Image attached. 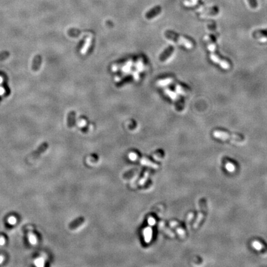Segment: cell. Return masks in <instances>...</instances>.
<instances>
[{
    "label": "cell",
    "instance_id": "277c9868",
    "mask_svg": "<svg viewBox=\"0 0 267 267\" xmlns=\"http://www.w3.org/2000/svg\"><path fill=\"white\" fill-rule=\"evenodd\" d=\"M48 147V144L47 142L43 143L42 145H40L37 149L32 153V154L30 155L29 159L30 160H33L36 159L40 155H42L43 152H45Z\"/></svg>",
    "mask_w": 267,
    "mask_h": 267
},
{
    "label": "cell",
    "instance_id": "5b68a950",
    "mask_svg": "<svg viewBox=\"0 0 267 267\" xmlns=\"http://www.w3.org/2000/svg\"><path fill=\"white\" fill-rule=\"evenodd\" d=\"M200 204H201V205H202V209H201V211H200L199 215H198V216H197V219L195 221V223L194 225V228H197L198 226H199V224L200 223L201 221H202L203 218H204V212L205 211V200H203L202 201V202L200 203Z\"/></svg>",
    "mask_w": 267,
    "mask_h": 267
},
{
    "label": "cell",
    "instance_id": "8992f818",
    "mask_svg": "<svg viewBox=\"0 0 267 267\" xmlns=\"http://www.w3.org/2000/svg\"><path fill=\"white\" fill-rule=\"evenodd\" d=\"M161 12V7L160 6H156L151 9L149 11H148L145 14V17L147 19H151L158 16Z\"/></svg>",
    "mask_w": 267,
    "mask_h": 267
},
{
    "label": "cell",
    "instance_id": "3957f363",
    "mask_svg": "<svg viewBox=\"0 0 267 267\" xmlns=\"http://www.w3.org/2000/svg\"><path fill=\"white\" fill-rule=\"evenodd\" d=\"M213 136L215 137L219 138L221 140H231L236 142H242V138L236 134H229L225 131H215L213 132Z\"/></svg>",
    "mask_w": 267,
    "mask_h": 267
},
{
    "label": "cell",
    "instance_id": "5bb4252c",
    "mask_svg": "<svg viewBox=\"0 0 267 267\" xmlns=\"http://www.w3.org/2000/svg\"><path fill=\"white\" fill-rule=\"evenodd\" d=\"M225 167L226 169L229 172H233L235 170V166L231 163H227Z\"/></svg>",
    "mask_w": 267,
    "mask_h": 267
},
{
    "label": "cell",
    "instance_id": "9a60e30c",
    "mask_svg": "<svg viewBox=\"0 0 267 267\" xmlns=\"http://www.w3.org/2000/svg\"><path fill=\"white\" fill-rule=\"evenodd\" d=\"M250 7L253 9H255L257 7V3L256 0H247Z\"/></svg>",
    "mask_w": 267,
    "mask_h": 267
},
{
    "label": "cell",
    "instance_id": "2e32d148",
    "mask_svg": "<svg viewBox=\"0 0 267 267\" xmlns=\"http://www.w3.org/2000/svg\"><path fill=\"white\" fill-rule=\"evenodd\" d=\"M16 218H15L14 217H11L9 219V223L10 224H12V225L15 224V223H16Z\"/></svg>",
    "mask_w": 267,
    "mask_h": 267
},
{
    "label": "cell",
    "instance_id": "ac0fdd59",
    "mask_svg": "<svg viewBox=\"0 0 267 267\" xmlns=\"http://www.w3.org/2000/svg\"><path fill=\"white\" fill-rule=\"evenodd\" d=\"M29 240H30V241L31 242L32 244H35L36 240H35V237L33 236H31V237H30Z\"/></svg>",
    "mask_w": 267,
    "mask_h": 267
},
{
    "label": "cell",
    "instance_id": "6da1fadb",
    "mask_svg": "<svg viewBox=\"0 0 267 267\" xmlns=\"http://www.w3.org/2000/svg\"><path fill=\"white\" fill-rule=\"evenodd\" d=\"M206 41L208 43V47L211 52L210 58L212 61L216 64H219L220 65L225 69H228L230 67V64L227 61L223 59H221L218 55H217L215 53V45L212 42L211 40L209 37H206Z\"/></svg>",
    "mask_w": 267,
    "mask_h": 267
},
{
    "label": "cell",
    "instance_id": "7c38bea8",
    "mask_svg": "<svg viewBox=\"0 0 267 267\" xmlns=\"http://www.w3.org/2000/svg\"><path fill=\"white\" fill-rule=\"evenodd\" d=\"M252 245H253L254 248L257 250H260L264 248L263 244H261L259 241H254L253 243H252Z\"/></svg>",
    "mask_w": 267,
    "mask_h": 267
},
{
    "label": "cell",
    "instance_id": "7a4b0ae2",
    "mask_svg": "<svg viewBox=\"0 0 267 267\" xmlns=\"http://www.w3.org/2000/svg\"><path fill=\"white\" fill-rule=\"evenodd\" d=\"M165 36L171 40L175 41V42L177 43L181 44V45H184L185 47L187 48H192L193 46H194V44H193V43L191 40H188L183 37L178 35L177 34H176V33L173 32L172 31H168L165 32Z\"/></svg>",
    "mask_w": 267,
    "mask_h": 267
},
{
    "label": "cell",
    "instance_id": "ba28073f",
    "mask_svg": "<svg viewBox=\"0 0 267 267\" xmlns=\"http://www.w3.org/2000/svg\"><path fill=\"white\" fill-rule=\"evenodd\" d=\"M173 51H174V47L172 46L168 47L160 55V61L163 62V61H166V59L171 56V54H172Z\"/></svg>",
    "mask_w": 267,
    "mask_h": 267
},
{
    "label": "cell",
    "instance_id": "e0dca14e",
    "mask_svg": "<svg viewBox=\"0 0 267 267\" xmlns=\"http://www.w3.org/2000/svg\"><path fill=\"white\" fill-rule=\"evenodd\" d=\"M160 225H161V226H163V227H161V228H162L163 229H166V228H165L166 227H165V225H164V224H163H163H160ZM166 232H168V234H169L170 236H171V237L174 236V235H173V234H171V231H170L169 229L167 230V231H166Z\"/></svg>",
    "mask_w": 267,
    "mask_h": 267
},
{
    "label": "cell",
    "instance_id": "8fae6325",
    "mask_svg": "<svg viewBox=\"0 0 267 267\" xmlns=\"http://www.w3.org/2000/svg\"><path fill=\"white\" fill-rule=\"evenodd\" d=\"M254 37L255 38L260 39V41L264 42L267 38V31H257L254 33Z\"/></svg>",
    "mask_w": 267,
    "mask_h": 267
},
{
    "label": "cell",
    "instance_id": "30bf717a",
    "mask_svg": "<svg viewBox=\"0 0 267 267\" xmlns=\"http://www.w3.org/2000/svg\"><path fill=\"white\" fill-rule=\"evenodd\" d=\"M75 117H76V113L74 111H71L68 114V116H67L68 127L72 128L74 127V124H75Z\"/></svg>",
    "mask_w": 267,
    "mask_h": 267
},
{
    "label": "cell",
    "instance_id": "4fadbf2b",
    "mask_svg": "<svg viewBox=\"0 0 267 267\" xmlns=\"http://www.w3.org/2000/svg\"><path fill=\"white\" fill-rule=\"evenodd\" d=\"M9 56L10 53L7 51L1 52L0 53V61L5 60V59H6L8 58H9Z\"/></svg>",
    "mask_w": 267,
    "mask_h": 267
},
{
    "label": "cell",
    "instance_id": "d6986e66",
    "mask_svg": "<svg viewBox=\"0 0 267 267\" xmlns=\"http://www.w3.org/2000/svg\"><path fill=\"white\" fill-rule=\"evenodd\" d=\"M4 242V240L3 238L0 239V244H3Z\"/></svg>",
    "mask_w": 267,
    "mask_h": 267
},
{
    "label": "cell",
    "instance_id": "52a82bcc",
    "mask_svg": "<svg viewBox=\"0 0 267 267\" xmlns=\"http://www.w3.org/2000/svg\"><path fill=\"white\" fill-rule=\"evenodd\" d=\"M41 63H42V57L40 54H37L34 57L32 64V71L34 72H37L38 71L40 67L41 66Z\"/></svg>",
    "mask_w": 267,
    "mask_h": 267
},
{
    "label": "cell",
    "instance_id": "9c48e42d",
    "mask_svg": "<svg viewBox=\"0 0 267 267\" xmlns=\"http://www.w3.org/2000/svg\"><path fill=\"white\" fill-rule=\"evenodd\" d=\"M84 221H85V219H84V218L83 217L78 218H77L76 220H75L71 223V224L69 226V229H72V230L76 229L77 227L82 225Z\"/></svg>",
    "mask_w": 267,
    "mask_h": 267
}]
</instances>
